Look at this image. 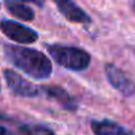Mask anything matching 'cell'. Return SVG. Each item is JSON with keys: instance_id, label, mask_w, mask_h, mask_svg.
<instances>
[{"instance_id": "obj_3", "label": "cell", "mask_w": 135, "mask_h": 135, "mask_svg": "<svg viewBox=\"0 0 135 135\" xmlns=\"http://www.w3.org/2000/svg\"><path fill=\"white\" fill-rule=\"evenodd\" d=\"M0 29L6 37L19 44H32L38 38V33L35 29L13 20L3 19L0 21Z\"/></svg>"}, {"instance_id": "obj_6", "label": "cell", "mask_w": 135, "mask_h": 135, "mask_svg": "<svg viewBox=\"0 0 135 135\" xmlns=\"http://www.w3.org/2000/svg\"><path fill=\"white\" fill-rule=\"evenodd\" d=\"M56 6L61 15L72 23H78V24H90L91 17L76 3L69 2V0H61L56 2Z\"/></svg>"}, {"instance_id": "obj_4", "label": "cell", "mask_w": 135, "mask_h": 135, "mask_svg": "<svg viewBox=\"0 0 135 135\" xmlns=\"http://www.w3.org/2000/svg\"><path fill=\"white\" fill-rule=\"evenodd\" d=\"M3 76L4 80L9 88V90L19 95V97H24V98H36L41 94V89L37 88L36 85H33L32 82L27 81L24 77H21L20 74H17L16 72L11 70V69H4L3 70Z\"/></svg>"}, {"instance_id": "obj_5", "label": "cell", "mask_w": 135, "mask_h": 135, "mask_svg": "<svg viewBox=\"0 0 135 135\" xmlns=\"http://www.w3.org/2000/svg\"><path fill=\"white\" fill-rule=\"evenodd\" d=\"M105 73L109 84L123 97H132L135 94V82L114 64L105 65Z\"/></svg>"}, {"instance_id": "obj_11", "label": "cell", "mask_w": 135, "mask_h": 135, "mask_svg": "<svg viewBox=\"0 0 135 135\" xmlns=\"http://www.w3.org/2000/svg\"><path fill=\"white\" fill-rule=\"evenodd\" d=\"M132 9H134V12H135V2L132 3Z\"/></svg>"}, {"instance_id": "obj_8", "label": "cell", "mask_w": 135, "mask_h": 135, "mask_svg": "<svg viewBox=\"0 0 135 135\" xmlns=\"http://www.w3.org/2000/svg\"><path fill=\"white\" fill-rule=\"evenodd\" d=\"M91 130L94 135H135L134 130L126 128L113 120H91Z\"/></svg>"}, {"instance_id": "obj_1", "label": "cell", "mask_w": 135, "mask_h": 135, "mask_svg": "<svg viewBox=\"0 0 135 135\" xmlns=\"http://www.w3.org/2000/svg\"><path fill=\"white\" fill-rule=\"evenodd\" d=\"M6 58L21 72L35 80H46L53 72L50 60L37 49L20 45H4Z\"/></svg>"}, {"instance_id": "obj_10", "label": "cell", "mask_w": 135, "mask_h": 135, "mask_svg": "<svg viewBox=\"0 0 135 135\" xmlns=\"http://www.w3.org/2000/svg\"><path fill=\"white\" fill-rule=\"evenodd\" d=\"M19 130L23 135H57L53 130L42 124H21Z\"/></svg>"}, {"instance_id": "obj_7", "label": "cell", "mask_w": 135, "mask_h": 135, "mask_svg": "<svg viewBox=\"0 0 135 135\" xmlns=\"http://www.w3.org/2000/svg\"><path fill=\"white\" fill-rule=\"evenodd\" d=\"M41 91L50 99L56 101L57 103L61 105V107L66 109V110H76L77 109V103L74 101V98L68 93L64 88L58 86V85H49V86H44L41 89Z\"/></svg>"}, {"instance_id": "obj_2", "label": "cell", "mask_w": 135, "mask_h": 135, "mask_svg": "<svg viewBox=\"0 0 135 135\" xmlns=\"http://www.w3.org/2000/svg\"><path fill=\"white\" fill-rule=\"evenodd\" d=\"M46 50L60 66L72 72H84L91 62V56L82 48L52 44L46 45Z\"/></svg>"}, {"instance_id": "obj_9", "label": "cell", "mask_w": 135, "mask_h": 135, "mask_svg": "<svg viewBox=\"0 0 135 135\" xmlns=\"http://www.w3.org/2000/svg\"><path fill=\"white\" fill-rule=\"evenodd\" d=\"M6 7L7 9L17 19L24 20V21H32L35 19V12L33 9L27 6L25 3H20V2H13V0H7L6 2Z\"/></svg>"}, {"instance_id": "obj_12", "label": "cell", "mask_w": 135, "mask_h": 135, "mask_svg": "<svg viewBox=\"0 0 135 135\" xmlns=\"http://www.w3.org/2000/svg\"><path fill=\"white\" fill-rule=\"evenodd\" d=\"M0 90H2V86H0Z\"/></svg>"}]
</instances>
